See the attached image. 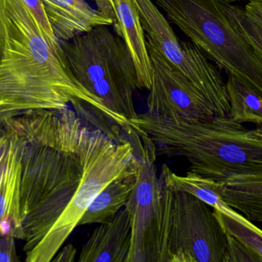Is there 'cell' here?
Segmentation results:
<instances>
[{
    "label": "cell",
    "mask_w": 262,
    "mask_h": 262,
    "mask_svg": "<svg viewBox=\"0 0 262 262\" xmlns=\"http://www.w3.org/2000/svg\"><path fill=\"white\" fill-rule=\"evenodd\" d=\"M227 262L261 261L262 259L256 254L243 246L238 240L227 235Z\"/></svg>",
    "instance_id": "d6986e66"
},
{
    "label": "cell",
    "mask_w": 262,
    "mask_h": 262,
    "mask_svg": "<svg viewBox=\"0 0 262 262\" xmlns=\"http://www.w3.org/2000/svg\"><path fill=\"white\" fill-rule=\"evenodd\" d=\"M26 141L18 135L0 183V235L18 239L21 158Z\"/></svg>",
    "instance_id": "7c38bea8"
},
{
    "label": "cell",
    "mask_w": 262,
    "mask_h": 262,
    "mask_svg": "<svg viewBox=\"0 0 262 262\" xmlns=\"http://www.w3.org/2000/svg\"><path fill=\"white\" fill-rule=\"evenodd\" d=\"M226 235L233 237L262 259V230L247 218L236 219L213 210Z\"/></svg>",
    "instance_id": "ac0fdd59"
},
{
    "label": "cell",
    "mask_w": 262,
    "mask_h": 262,
    "mask_svg": "<svg viewBox=\"0 0 262 262\" xmlns=\"http://www.w3.org/2000/svg\"><path fill=\"white\" fill-rule=\"evenodd\" d=\"M77 250L73 245H67L63 249H60L52 261L72 262L75 261Z\"/></svg>",
    "instance_id": "603a6c76"
},
{
    "label": "cell",
    "mask_w": 262,
    "mask_h": 262,
    "mask_svg": "<svg viewBox=\"0 0 262 262\" xmlns=\"http://www.w3.org/2000/svg\"><path fill=\"white\" fill-rule=\"evenodd\" d=\"M223 198L248 219L262 223V183L226 185Z\"/></svg>",
    "instance_id": "2e32d148"
},
{
    "label": "cell",
    "mask_w": 262,
    "mask_h": 262,
    "mask_svg": "<svg viewBox=\"0 0 262 262\" xmlns=\"http://www.w3.org/2000/svg\"><path fill=\"white\" fill-rule=\"evenodd\" d=\"M17 138L15 132L0 126V183Z\"/></svg>",
    "instance_id": "ffe728a7"
},
{
    "label": "cell",
    "mask_w": 262,
    "mask_h": 262,
    "mask_svg": "<svg viewBox=\"0 0 262 262\" xmlns=\"http://www.w3.org/2000/svg\"><path fill=\"white\" fill-rule=\"evenodd\" d=\"M131 224L124 207L108 223L99 224L81 249L79 262H127Z\"/></svg>",
    "instance_id": "30bf717a"
},
{
    "label": "cell",
    "mask_w": 262,
    "mask_h": 262,
    "mask_svg": "<svg viewBox=\"0 0 262 262\" xmlns=\"http://www.w3.org/2000/svg\"><path fill=\"white\" fill-rule=\"evenodd\" d=\"M251 131H252V133L253 134V135L262 137V127L258 128V129H253V130Z\"/></svg>",
    "instance_id": "cb8c5ba5"
},
{
    "label": "cell",
    "mask_w": 262,
    "mask_h": 262,
    "mask_svg": "<svg viewBox=\"0 0 262 262\" xmlns=\"http://www.w3.org/2000/svg\"><path fill=\"white\" fill-rule=\"evenodd\" d=\"M49 24L60 42L70 41L101 26H113V20L84 0H42Z\"/></svg>",
    "instance_id": "8fae6325"
},
{
    "label": "cell",
    "mask_w": 262,
    "mask_h": 262,
    "mask_svg": "<svg viewBox=\"0 0 262 262\" xmlns=\"http://www.w3.org/2000/svg\"><path fill=\"white\" fill-rule=\"evenodd\" d=\"M227 3H235V2H258V3H262V0H224Z\"/></svg>",
    "instance_id": "d4e9b609"
},
{
    "label": "cell",
    "mask_w": 262,
    "mask_h": 262,
    "mask_svg": "<svg viewBox=\"0 0 262 262\" xmlns=\"http://www.w3.org/2000/svg\"><path fill=\"white\" fill-rule=\"evenodd\" d=\"M24 2L27 5L28 7L31 9L41 27L46 31V33L52 38H56L50 24H49V20H48L44 6H43L42 0H24Z\"/></svg>",
    "instance_id": "7402d4cb"
},
{
    "label": "cell",
    "mask_w": 262,
    "mask_h": 262,
    "mask_svg": "<svg viewBox=\"0 0 262 262\" xmlns=\"http://www.w3.org/2000/svg\"><path fill=\"white\" fill-rule=\"evenodd\" d=\"M133 137L89 126L74 112L53 145L26 141L21 158L19 232L27 262L52 261L107 185L136 175Z\"/></svg>",
    "instance_id": "6da1fadb"
},
{
    "label": "cell",
    "mask_w": 262,
    "mask_h": 262,
    "mask_svg": "<svg viewBox=\"0 0 262 262\" xmlns=\"http://www.w3.org/2000/svg\"><path fill=\"white\" fill-rule=\"evenodd\" d=\"M144 32L146 46L155 49L204 96L215 116H230L226 83L220 69L189 40L177 36L152 0H132Z\"/></svg>",
    "instance_id": "52a82bcc"
},
{
    "label": "cell",
    "mask_w": 262,
    "mask_h": 262,
    "mask_svg": "<svg viewBox=\"0 0 262 262\" xmlns=\"http://www.w3.org/2000/svg\"><path fill=\"white\" fill-rule=\"evenodd\" d=\"M78 103L118 126L74 76L59 40L46 33L24 0H0V126L26 114L61 110Z\"/></svg>",
    "instance_id": "7a4b0ae2"
},
{
    "label": "cell",
    "mask_w": 262,
    "mask_h": 262,
    "mask_svg": "<svg viewBox=\"0 0 262 262\" xmlns=\"http://www.w3.org/2000/svg\"><path fill=\"white\" fill-rule=\"evenodd\" d=\"M163 189L160 262H227V235L213 209L190 194Z\"/></svg>",
    "instance_id": "8992f818"
},
{
    "label": "cell",
    "mask_w": 262,
    "mask_h": 262,
    "mask_svg": "<svg viewBox=\"0 0 262 262\" xmlns=\"http://www.w3.org/2000/svg\"><path fill=\"white\" fill-rule=\"evenodd\" d=\"M15 239L11 235H0V262L18 261Z\"/></svg>",
    "instance_id": "44dd1931"
},
{
    "label": "cell",
    "mask_w": 262,
    "mask_h": 262,
    "mask_svg": "<svg viewBox=\"0 0 262 262\" xmlns=\"http://www.w3.org/2000/svg\"><path fill=\"white\" fill-rule=\"evenodd\" d=\"M138 166L125 208L130 215L131 245L127 262H160L163 184L155 167V146L142 132L134 140Z\"/></svg>",
    "instance_id": "ba28073f"
},
{
    "label": "cell",
    "mask_w": 262,
    "mask_h": 262,
    "mask_svg": "<svg viewBox=\"0 0 262 262\" xmlns=\"http://www.w3.org/2000/svg\"><path fill=\"white\" fill-rule=\"evenodd\" d=\"M135 181L134 175L118 178L107 185L91 201L78 226L103 224L113 219L127 205Z\"/></svg>",
    "instance_id": "5bb4252c"
},
{
    "label": "cell",
    "mask_w": 262,
    "mask_h": 262,
    "mask_svg": "<svg viewBox=\"0 0 262 262\" xmlns=\"http://www.w3.org/2000/svg\"><path fill=\"white\" fill-rule=\"evenodd\" d=\"M152 2L220 69L262 97V58L231 21L224 0Z\"/></svg>",
    "instance_id": "5b68a950"
},
{
    "label": "cell",
    "mask_w": 262,
    "mask_h": 262,
    "mask_svg": "<svg viewBox=\"0 0 262 262\" xmlns=\"http://www.w3.org/2000/svg\"><path fill=\"white\" fill-rule=\"evenodd\" d=\"M134 124L149 137L158 155L184 157L189 172L226 185L262 183V137L231 116L190 119L146 112Z\"/></svg>",
    "instance_id": "3957f363"
},
{
    "label": "cell",
    "mask_w": 262,
    "mask_h": 262,
    "mask_svg": "<svg viewBox=\"0 0 262 262\" xmlns=\"http://www.w3.org/2000/svg\"><path fill=\"white\" fill-rule=\"evenodd\" d=\"M230 116L238 123L262 126V97L236 77L228 75L226 82Z\"/></svg>",
    "instance_id": "9a60e30c"
},
{
    "label": "cell",
    "mask_w": 262,
    "mask_h": 262,
    "mask_svg": "<svg viewBox=\"0 0 262 262\" xmlns=\"http://www.w3.org/2000/svg\"><path fill=\"white\" fill-rule=\"evenodd\" d=\"M74 76L98 98L127 133L139 130L134 97L139 84L127 45L107 26L60 42Z\"/></svg>",
    "instance_id": "277c9868"
},
{
    "label": "cell",
    "mask_w": 262,
    "mask_h": 262,
    "mask_svg": "<svg viewBox=\"0 0 262 262\" xmlns=\"http://www.w3.org/2000/svg\"><path fill=\"white\" fill-rule=\"evenodd\" d=\"M151 63V86L146 98L147 113L164 118L204 119L215 114L199 89L172 67L155 49L147 47Z\"/></svg>",
    "instance_id": "9c48e42d"
},
{
    "label": "cell",
    "mask_w": 262,
    "mask_h": 262,
    "mask_svg": "<svg viewBox=\"0 0 262 262\" xmlns=\"http://www.w3.org/2000/svg\"><path fill=\"white\" fill-rule=\"evenodd\" d=\"M225 3L231 21L262 58V3L248 2L244 7Z\"/></svg>",
    "instance_id": "e0dca14e"
},
{
    "label": "cell",
    "mask_w": 262,
    "mask_h": 262,
    "mask_svg": "<svg viewBox=\"0 0 262 262\" xmlns=\"http://www.w3.org/2000/svg\"><path fill=\"white\" fill-rule=\"evenodd\" d=\"M160 177L163 184L172 190L190 194L204 201L213 210L219 211L232 218L238 220L245 218L223 200L226 187L224 183L191 172H188L186 175H178L166 165H163L162 167Z\"/></svg>",
    "instance_id": "4fadbf2b"
}]
</instances>
